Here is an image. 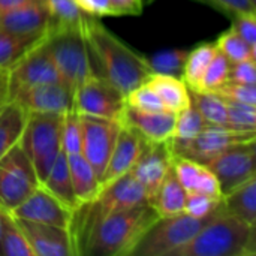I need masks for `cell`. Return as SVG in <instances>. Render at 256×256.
<instances>
[{"label": "cell", "instance_id": "cell-1", "mask_svg": "<svg viewBox=\"0 0 256 256\" xmlns=\"http://www.w3.org/2000/svg\"><path fill=\"white\" fill-rule=\"evenodd\" d=\"M88 56L99 66V74L124 96L144 84L153 74L147 57L128 46L111 33L98 16L88 15L82 30Z\"/></svg>", "mask_w": 256, "mask_h": 256}, {"label": "cell", "instance_id": "cell-2", "mask_svg": "<svg viewBox=\"0 0 256 256\" xmlns=\"http://www.w3.org/2000/svg\"><path fill=\"white\" fill-rule=\"evenodd\" d=\"M158 218V212L148 202L116 212L92 230L82 255L130 256Z\"/></svg>", "mask_w": 256, "mask_h": 256}, {"label": "cell", "instance_id": "cell-3", "mask_svg": "<svg viewBox=\"0 0 256 256\" xmlns=\"http://www.w3.org/2000/svg\"><path fill=\"white\" fill-rule=\"evenodd\" d=\"M256 225L228 213L222 202L208 222L171 256H255Z\"/></svg>", "mask_w": 256, "mask_h": 256}, {"label": "cell", "instance_id": "cell-4", "mask_svg": "<svg viewBox=\"0 0 256 256\" xmlns=\"http://www.w3.org/2000/svg\"><path fill=\"white\" fill-rule=\"evenodd\" d=\"M45 46L56 64L60 82L74 94L80 84L94 72L82 32L75 28L46 32Z\"/></svg>", "mask_w": 256, "mask_h": 256}, {"label": "cell", "instance_id": "cell-5", "mask_svg": "<svg viewBox=\"0 0 256 256\" xmlns=\"http://www.w3.org/2000/svg\"><path fill=\"white\" fill-rule=\"evenodd\" d=\"M62 120L63 114H27L20 144L30 158L39 182L46 177L62 152Z\"/></svg>", "mask_w": 256, "mask_h": 256}, {"label": "cell", "instance_id": "cell-6", "mask_svg": "<svg viewBox=\"0 0 256 256\" xmlns=\"http://www.w3.org/2000/svg\"><path fill=\"white\" fill-rule=\"evenodd\" d=\"M212 214L204 219L192 218L184 212L174 216H159L138 242L130 256H171L200 232Z\"/></svg>", "mask_w": 256, "mask_h": 256}, {"label": "cell", "instance_id": "cell-7", "mask_svg": "<svg viewBox=\"0 0 256 256\" xmlns=\"http://www.w3.org/2000/svg\"><path fill=\"white\" fill-rule=\"evenodd\" d=\"M40 184L34 166L18 142L0 159V206L6 212L18 207Z\"/></svg>", "mask_w": 256, "mask_h": 256}, {"label": "cell", "instance_id": "cell-8", "mask_svg": "<svg viewBox=\"0 0 256 256\" xmlns=\"http://www.w3.org/2000/svg\"><path fill=\"white\" fill-rule=\"evenodd\" d=\"M126 96L108 80L92 72L74 93V110L82 116L122 120Z\"/></svg>", "mask_w": 256, "mask_h": 256}, {"label": "cell", "instance_id": "cell-9", "mask_svg": "<svg viewBox=\"0 0 256 256\" xmlns=\"http://www.w3.org/2000/svg\"><path fill=\"white\" fill-rule=\"evenodd\" d=\"M256 140V132H242L224 126H206L195 138L188 141L170 140L172 154L188 158L206 165L228 147Z\"/></svg>", "mask_w": 256, "mask_h": 256}, {"label": "cell", "instance_id": "cell-10", "mask_svg": "<svg viewBox=\"0 0 256 256\" xmlns=\"http://www.w3.org/2000/svg\"><path fill=\"white\" fill-rule=\"evenodd\" d=\"M219 182L222 196L256 177V140L238 142L206 164Z\"/></svg>", "mask_w": 256, "mask_h": 256}, {"label": "cell", "instance_id": "cell-11", "mask_svg": "<svg viewBox=\"0 0 256 256\" xmlns=\"http://www.w3.org/2000/svg\"><path fill=\"white\" fill-rule=\"evenodd\" d=\"M81 124H82L81 154L93 166L100 182L104 171L108 165L110 156L112 153L117 135L120 132L122 122L81 114Z\"/></svg>", "mask_w": 256, "mask_h": 256}, {"label": "cell", "instance_id": "cell-12", "mask_svg": "<svg viewBox=\"0 0 256 256\" xmlns=\"http://www.w3.org/2000/svg\"><path fill=\"white\" fill-rule=\"evenodd\" d=\"M50 82H60V76L44 39L9 69V99L24 88Z\"/></svg>", "mask_w": 256, "mask_h": 256}, {"label": "cell", "instance_id": "cell-13", "mask_svg": "<svg viewBox=\"0 0 256 256\" xmlns=\"http://www.w3.org/2000/svg\"><path fill=\"white\" fill-rule=\"evenodd\" d=\"M172 152L170 141L166 142H147L130 172L142 184L148 204L153 202L160 183L171 170Z\"/></svg>", "mask_w": 256, "mask_h": 256}, {"label": "cell", "instance_id": "cell-14", "mask_svg": "<svg viewBox=\"0 0 256 256\" xmlns=\"http://www.w3.org/2000/svg\"><path fill=\"white\" fill-rule=\"evenodd\" d=\"M14 218L66 228L70 224L72 210L62 204L42 184H39L18 207L9 212Z\"/></svg>", "mask_w": 256, "mask_h": 256}, {"label": "cell", "instance_id": "cell-15", "mask_svg": "<svg viewBox=\"0 0 256 256\" xmlns=\"http://www.w3.org/2000/svg\"><path fill=\"white\" fill-rule=\"evenodd\" d=\"M9 100H15L26 114H64L69 110H74V94L62 82H50L24 88Z\"/></svg>", "mask_w": 256, "mask_h": 256}, {"label": "cell", "instance_id": "cell-16", "mask_svg": "<svg viewBox=\"0 0 256 256\" xmlns=\"http://www.w3.org/2000/svg\"><path fill=\"white\" fill-rule=\"evenodd\" d=\"M34 256H75L69 231L62 226L15 218Z\"/></svg>", "mask_w": 256, "mask_h": 256}, {"label": "cell", "instance_id": "cell-17", "mask_svg": "<svg viewBox=\"0 0 256 256\" xmlns=\"http://www.w3.org/2000/svg\"><path fill=\"white\" fill-rule=\"evenodd\" d=\"M120 122L134 129L147 142H166L174 135L176 112L168 110L140 111L126 105Z\"/></svg>", "mask_w": 256, "mask_h": 256}, {"label": "cell", "instance_id": "cell-18", "mask_svg": "<svg viewBox=\"0 0 256 256\" xmlns=\"http://www.w3.org/2000/svg\"><path fill=\"white\" fill-rule=\"evenodd\" d=\"M146 146H147V141L141 135H138L129 126L122 124L112 153L110 156L108 165L100 178V186L108 184L112 180L130 171Z\"/></svg>", "mask_w": 256, "mask_h": 256}, {"label": "cell", "instance_id": "cell-19", "mask_svg": "<svg viewBox=\"0 0 256 256\" xmlns=\"http://www.w3.org/2000/svg\"><path fill=\"white\" fill-rule=\"evenodd\" d=\"M171 166L186 194H202L216 200L224 198L218 178L206 165L174 154Z\"/></svg>", "mask_w": 256, "mask_h": 256}, {"label": "cell", "instance_id": "cell-20", "mask_svg": "<svg viewBox=\"0 0 256 256\" xmlns=\"http://www.w3.org/2000/svg\"><path fill=\"white\" fill-rule=\"evenodd\" d=\"M48 26L50 14L45 0H28L0 15V30L12 33H46Z\"/></svg>", "mask_w": 256, "mask_h": 256}, {"label": "cell", "instance_id": "cell-21", "mask_svg": "<svg viewBox=\"0 0 256 256\" xmlns=\"http://www.w3.org/2000/svg\"><path fill=\"white\" fill-rule=\"evenodd\" d=\"M146 84L159 96L165 110L178 112L190 104V93L186 82L172 75L165 74H152Z\"/></svg>", "mask_w": 256, "mask_h": 256}, {"label": "cell", "instance_id": "cell-22", "mask_svg": "<svg viewBox=\"0 0 256 256\" xmlns=\"http://www.w3.org/2000/svg\"><path fill=\"white\" fill-rule=\"evenodd\" d=\"M68 165L78 206L92 201L100 190V182L93 166L81 153L68 154Z\"/></svg>", "mask_w": 256, "mask_h": 256}, {"label": "cell", "instance_id": "cell-23", "mask_svg": "<svg viewBox=\"0 0 256 256\" xmlns=\"http://www.w3.org/2000/svg\"><path fill=\"white\" fill-rule=\"evenodd\" d=\"M40 184L54 195L62 204H64L69 210H75L78 207V201L74 194L69 165H68V154L62 150L56 158L51 170L48 171L46 177L40 182Z\"/></svg>", "mask_w": 256, "mask_h": 256}, {"label": "cell", "instance_id": "cell-24", "mask_svg": "<svg viewBox=\"0 0 256 256\" xmlns=\"http://www.w3.org/2000/svg\"><path fill=\"white\" fill-rule=\"evenodd\" d=\"M46 33H12L0 30V68L10 69L27 52L44 42Z\"/></svg>", "mask_w": 256, "mask_h": 256}, {"label": "cell", "instance_id": "cell-25", "mask_svg": "<svg viewBox=\"0 0 256 256\" xmlns=\"http://www.w3.org/2000/svg\"><path fill=\"white\" fill-rule=\"evenodd\" d=\"M26 120V111L15 100L0 105V159L20 142Z\"/></svg>", "mask_w": 256, "mask_h": 256}, {"label": "cell", "instance_id": "cell-26", "mask_svg": "<svg viewBox=\"0 0 256 256\" xmlns=\"http://www.w3.org/2000/svg\"><path fill=\"white\" fill-rule=\"evenodd\" d=\"M222 207L246 224L256 225V177L226 194L222 198Z\"/></svg>", "mask_w": 256, "mask_h": 256}, {"label": "cell", "instance_id": "cell-27", "mask_svg": "<svg viewBox=\"0 0 256 256\" xmlns=\"http://www.w3.org/2000/svg\"><path fill=\"white\" fill-rule=\"evenodd\" d=\"M45 4L50 14L48 32L64 28L84 30L88 14L84 12L75 0H45Z\"/></svg>", "mask_w": 256, "mask_h": 256}, {"label": "cell", "instance_id": "cell-28", "mask_svg": "<svg viewBox=\"0 0 256 256\" xmlns=\"http://www.w3.org/2000/svg\"><path fill=\"white\" fill-rule=\"evenodd\" d=\"M186 201V190L177 180L172 166L160 183L158 194L152 202L159 216H174L183 213Z\"/></svg>", "mask_w": 256, "mask_h": 256}, {"label": "cell", "instance_id": "cell-29", "mask_svg": "<svg viewBox=\"0 0 256 256\" xmlns=\"http://www.w3.org/2000/svg\"><path fill=\"white\" fill-rule=\"evenodd\" d=\"M190 100L200 111L207 126H224L228 128L226 118V102L210 90H192L189 88Z\"/></svg>", "mask_w": 256, "mask_h": 256}, {"label": "cell", "instance_id": "cell-30", "mask_svg": "<svg viewBox=\"0 0 256 256\" xmlns=\"http://www.w3.org/2000/svg\"><path fill=\"white\" fill-rule=\"evenodd\" d=\"M216 51H218V48L214 44L204 42L188 52L182 80L186 82V86L189 88H192V90L201 88V81H202L204 72H206L207 66L210 64Z\"/></svg>", "mask_w": 256, "mask_h": 256}, {"label": "cell", "instance_id": "cell-31", "mask_svg": "<svg viewBox=\"0 0 256 256\" xmlns=\"http://www.w3.org/2000/svg\"><path fill=\"white\" fill-rule=\"evenodd\" d=\"M2 256H34L15 218L3 208Z\"/></svg>", "mask_w": 256, "mask_h": 256}, {"label": "cell", "instance_id": "cell-32", "mask_svg": "<svg viewBox=\"0 0 256 256\" xmlns=\"http://www.w3.org/2000/svg\"><path fill=\"white\" fill-rule=\"evenodd\" d=\"M206 122L201 117L200 111L196 110V106L190 104L180 110L178 112H176V126H174V135L172 140L177 141H188L195 138L204 128H206Z\"/></svg>", "mask_w": 256, "mask_h": 256}, {"label": "cell", "instance_id": "cell-33", "mask_svg": "<svg viewBox=\"0 0 256 256\" xmlns=\"http://www.w3.org/2000/svg\"><path fill=\"white\" fill-rule=\"evenodd\" d=\"M214 45L230 62H240V60H246V58H256V48H252L232 28L224 32L218 38Z\"/></svg>", "mask_w": 256, "mask_h": 256}, {"label": "cell", "instance_id": "cell-34", "mask_svg": "<svg viewBox=\"0 0 256 256\" xmlns=\"http://www.w3.org/2000/svg\"><path fill=\"white\" fill-rule=\"evenodd\" d=\"M188 52L189 51L186 50H166V51H160L152 56L147 60H148L152 72L182 78Z\"/></svg>", "mask_w": 256, "mask_h": 256}, {"label": "cell", "instance_id": "cell-35", "mask_svg": "<svg viewBox=\"0 0 256 256\" xmlns=\"http://www.w3.org/2000/svg\"><path fill=\"white\" fill-rule=\"evenodd\" d=\"M82 142V124L81 114L75 110H69L63 114L62 120V150L66 154L81 153Z\"/></svg>", "mask_w": 256, "mask_h": 256}, {"label": "cell", "instance_id": "cell-36", "mask_svg": "<svg viewBox=\"0 0 256 256\" xmlns=\"http://www.w3.org/2000/svg\"><path fill=\"white\" fill-rule=\"evenodd\" d=\"M226 126L230 129L242 132H256V105L226 102Z\"/></svg>", "mask_w": 256, "mask_h": 256}, {"label": "cell", "instance_id": "cell-37", "mask_svg": "<svg viewBox=\"0 0 256 256\" xmlns=\"http://www.w3.org/2000/svg\"><path fill=\"white\" fill-rule=\"evenodd\" d=\"M230 64L231 62L218 50L204 72L200 90H214L216 87L226 82L230 74Z\"/></svg>", "mask_w": 256, "mask_h": 256}, {"label": "cell", "instance_id": "cell-38", "mask_svg": "<svg viewBox=\"0 0 256 256\" xmlns=\"http://www.w3.org/2000/svg\"><path fill=\"white\" fill-rule=\"evenodd\" d=\"M210 92H214L226 102L256 105V86L254 84H242V82H236V81H226L222 86H219Z\"/></svg>", "mask_w": 256, "mask_h": 256}, {"label": "cell", "instance_id": "cell-39", "mask_svg": "<svg viewBox=\"0 0 256 256\" xmlns=\"http://www.w3.org/2000/svg\"><path fill=\"white\" fill-rule=\"evenodd\" d=\"M126 105L140 111H162L165 110L159 96L144 82L126 94Z\"/></svg>", "mask_w": 256, "mask_h": 256}, {"label": "cell", "instance_id": "cell-40", "mask_svg": "<svg viewBox=\"0 0 256 256\" xmlns=\"http://www.w3.org/2000/svg\"><path fill=\"white\" fill-rule=\"evenodd\" d=\"M220 202L222 200H216L202 194H186L183 212L192 218L204 219V218H208L220 206Z\"/></svg>", "mask_w": 256, "mask_h": 256}, {"label": "cell", "instance_id": "cell-41", "mask_svg": "<svg viewBox=\"0 0 256 256\" xmlns=\"http://www.w3.org/2000/svg\"><path fill=\"white\" fill-rule=\"evenodd\" d=\"M232 18L231 28L252 48H256V12L238 14Z\"/></svg>", "mask_w": 256, "mask_h": 256}, {"label": "cell", "instance_id": "cell-42", "mask_svg": "<svg viewBox=\"0 0 256 256\" xmlns=\"http://www.w3.org/2000/svg\"><path fill=\"white\" fill-rule=\"evenodd\" d=\"M228 81L256 86V58H246L240 62H231Z\"/></svg>", "mask_w": 256, "mask_h": 256}, {"label": "cell", "instance_id": "cell-43", "mask_svg": "<svg viewBox=\"0 0 256 256\" xmlns=\"http://www.w3.org/2000/svg\"><path fill=\"white\" fill-rule=\"evenodd\" d=\"M231 16L246 12H256L255 0H200Z\"/></svg>", "mask_w": 256, "mask_h": 256}, {"label": "cell", "instance_id": "cell-44", "mask_svg": "<svg viewBox=\"0 0 256 256\" xmlns=\"http://www.w3.org/2000/svg\"><path fill=\"white\" fill-rule=\"evenodd\" d=\"M110 9L114 16L120 15H140L142 12V4L140 0H110Z\"/></svg>", "mask_w": 256, "mask_h": 256}, {"label": "cell", "instance_id": "cell-45", "mask_svg": "<svg viewBox=\"0 0 256 256\" xmlns=\"http://www.w3.org/2000/svg\"><path fill=\"white\" fill-rule=\"evenodd\" d=\"M75 3L88 15L93 16H105L111 14L110 0H75Z\"/></svg>", "mask_w": 256, "mask_h": 256}, {"label": "cell", "instance_id": "cell-46", "mask_svg": "<svg viewBox=\"0 0 256 256\" xmlns=\"http://www.w3.org/2000/svg\"><path fill=\"white\" fill-rule=\"evenodd\" d=\"M9 99V70L0 68V105Z\"/></svg>", "mask_w": 256, "mask_h": 256}, {"label": "cell", "instance_id": "cell-47", "mask_svg": "<svg viewBox=\"0 0 256 256\" xmlns=\"http://www.w3.org/2000/svg\"><path fill=\"white\" fill-rule=\"evenodd\" d=\"M28 0H0V15L4 12H9L24 3H27Z\"/></svg>", "mask_w": 256, "mask_h": 256}, {"label": "cell", "instance_id": "cell-48", "mask_svg": "<svg viewBox=\"0 0 256 256\" xmlns=\"http://www.w3.org/2000/svg\"><path fill=\"white\" fill-rule=\"evenodd\" d=\"M2 224H3V208L0 206V256H2Z\"/></svg>", "mask_w": 256, "mask_h": 256}, {"label": "cell", "instance_id": "cell-49", "mask_svg": "<svg viewBox=\"0 0 256 256\" xmlns=\"http://www.w3.org/2000/svg\"><path fill=\"white\" fill-rule=\"evenodd\" d=\"M140 2H141V4H142V8H144V6H148V4H152L154 0H140Z\"/></svg>", "mask_w": 256, "mask_h": 256}, {"label": "cell", "instance_id": "cell-50", "mask_svg": "<svg viewBox=\"0 0 256 256\" xmlns=\"http://www.w3.org/2000/svg\"><path fill=\"white\" fill-rule=\"evenodd\" d=\"M255 2H256V0H255Z\"/></svg>", "mask_w": 256, "mask_h": 256}]
</instances>
